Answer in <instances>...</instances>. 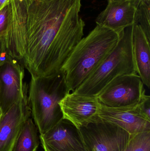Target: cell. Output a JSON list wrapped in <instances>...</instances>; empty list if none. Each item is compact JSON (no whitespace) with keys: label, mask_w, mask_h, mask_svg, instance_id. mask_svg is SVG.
<instances>
[{"label":"cell","mask_w":150,"mask_h":151,"mask_svg":"<svg viewBox=\"0 0 150 151\" xmlns=\"http://www.w3.org/2000/svg\"><path fill=\"white\" fill-rule=\"evenodd\" d=\"M31 76L55 74L84 35L81 0H9Z\"/></svg>","instance_id":"1"},{"label":"cell","mask_w":150,"mask_h":151,"mask_svg":"<svg viewBox=\"0 0 150 151\" xmlns=\"http://www.w3.org/2000/svg\"><path fill=\"white\" fill-rule=\"evenodd\" d=\"M122 34L97 24L82 38L61 69L69 92L75 91L97 69L118 45Z\"/></svg>","instance_id":"2"},{"label":"cell","mask_w":150,"mask_h":151,"mask_svg":"<svg viewBox=\"0 0 150 151\" xmlns=\"http://www.w3.org/2000/svg\"><path fill=\"white\" fill-rule=\"evenodd\" d=\"M28 92L33 120L43 134L63 119L59 104L69 92L65 75L60 71L48 76H31Z\"/></svg>","instance_id":"3"},{"label":"cell","mask_w":150,"mask_h":151,"mask_svg":"<svg viewBox=\"0 0 150 151\" xmlns=\"http://www.w3.org/2000/svg\"><path fill=\"white\" fill-rule=\"evenodd\" d=\"M133 25L124 30L115 48L74 92L85 96H97L117 77L137 73L133 54Z\"/></svg>","instance_id":"4"},{"label":"cell","mask_w":150,"mask_h":151,"mask_svg":"<svg viewBox=\"0 0 150 151\" xmlns=\"http://www.w3.org/2000/svg\"><path fill=\"white\" fill-rule=\"evenodd\" d=\"M86 151H124L131 135L102 120L78 129Z\"/></svg>","instance_id":"5"},{"label":"cell","mask_w":150,"mask_h":151,"mask_svg":"<svg viewBox=\"0 0 150 151\" xmlns=\"http://www.w3.org/2000/svg\"><path fill=\"white\" fill-rule=\"evenodd\" d=\"M146 96L141 78L137 73H133L117 77L97 97L101 104L115 107L134 104Z\"/></svg>","instance_id":"6"},{"label":"cell","mask_w":150,"mask_h":151,"mask_svg":"<svg viewBox=\"0 0 150 151\" xmlns=\"http://www.w3.org/2000/svg\"><path fill=\"white\" fill-rule=\"evenodd\" d=\"M149 96L146 95L134 104L110 107L100 103L98 114L103 121L114 124L130 135L150 131V118L144 112L143 105Z\"/></svg>","instance_id":"7"},{"label":"cell","mask_w":150,"mask_h":151,"mask_svg":"<svg viewBox=\"0 0 150 151\" xmlns=\"http://www.w3.org/2000/svg\"><path fill=\"white\" fill-rule=\"evenodd\" d=\"M24 76L22 63L7 55L0 66V106L3 113L28 93Z\"/></svg>","instance_id":"8"},{"label":"cell","mask_w":150,"mask_h":151,"mask_svg":"<svg viewBox=\"0 0 150 151\" xmlns=\"http://www.w3.org/2000/svg\"><path fill=\"white\" fill-rule=\"evenodd\" d=\"M63 119L77 129L102 120L98 112L100 103L97 96L68 92L59 102Z\"/></svg>","instance_id":"9"},{"label":"cell","mask_w":150,"mask_h":151,"mask_svg":"<svg viewBox=\"0 0 150 151\" xmlns=\"http://www.w3.org/2000/svg\"><path fill=\"white\" fill-rule=\"evenodd\" d=\"M141 1H108L106 8L97 17L96 24L122 34L127 27L138 24V8Z\"/></svg>","instance_id":"10"},{"label":"cell","mask_w":150,"mask_h":151,"mask_svg":"<svg viewBox=\"0 0 150 151\" xmlns=\"http://www.w3.org/2000/svg\"><path fill=\"white\" fill-rule=\"evenodd\" d=\"M40 138L44 151H86L78 129L64 119Z\"/></svg>","instance_id":"11"},{"label":"cell","mask_w":150,"mask_h":151,"mask_svg":"<svg viewBox=\"0 0 150 151\" xmlns=\"http://www.w3.org/2000/svg\"><path fill=\"white\" fill-rule=\"evenodd\" d=\"M31 115L28 93L3 113L0 119V151H12L22 126Z\"/></svg>","instance_id":"12"},{"label":"cell","mask_w":150,"mask_h":151,"mask_svg":"<svg viewBox=\"0 0 150 151\" xmlns=\"http://www.w3.org/2000/svg\"><path fill=\"white\" fill-rule=\"evenodd\" d=\"M133 54L136 73L144 85L150 87V40L138 24L133 25Z\"/></svg>","instance_id":"13"},{"label":"cell","mask_w":150,"mask_h":151,"mask_svg":"<svg viewBox=\"0 0 150 151\" xmlns=\"http://www.w3.org/2000/svg\"><path fill=\"white\" fill-rule=\"evenodd\" d=\"M39 145L38 129L29 117L22 126L12 151H37Z\"/></svg>","instance_id":"14"},{"label":"cell","mask_w":150,"mask_h":151,"mask_svg":"<svg viewBox=\"0 0 150 151\" xmlns=\"http://www.w3.org/2000/svg\"><path fill=\"white\" fill-rule=\"evenodd\" d=\"M127 148L129 151H150V131L131 135Z\"/></svg>","instance_id":"15"},{"label":"cell","mask_w":150,"mask_h":151,"mask_svg":"<svg viewBox=\"0 0 150 151\" xmlns=\"http://www.w3.org/2000/svg\"><path fill=\"white\" fill-rule=\"evenodd\" d=\"M150 0H141L138 8V24L150 40Z\"/></svg>","instance_id":"16"},{"label":"cell","mask_w":150,"mask_h":151,"mask_svg":"<svg viewBox=\"0 0 150 151\" xmlns=\"http://www.w3.org/2000/svg\"><path fill=\"white\" fill-rule=\"evenodd\" d=\"M9 11V0L0 9V40L6 32L8 24Z\"/></svg>","instance_id":"17"},{"label":"cell","mask_w":150,"mask_h":151,"mask_svg":"<svg viewBox=\"0 0 150 151\" xmlns=\"http://www.w3.org/2000/svg\"><path fill=\"white\" fill-rule=\"evenodd\" d=\"M7 55L1 41L0 40V66L4 62Z\"/></svg>","instance_id":"18"},{"label":"cell","mask_w":150,"mask_h":151,"mask_svg":"<svg viewBox=\"0 0 150 151\" xmlns=\"http://www.w3.org/2000/svg\"><path fill=\"white\" fill-rule=\"evenodd\" d=\"M8 0H0V9L4 6Z\"/></svg>","instance_id":"19"},{"label":"cell","mask_w":150,"mask_h":151,"mask_svg":"<svg viewBox=\"0 0 150 151\" xmlns=\"http://www.w3.org/2000/svg\"><path fill=\"white\" fill-rule=\"evenodd\" d=\"M2 110L1 108V106H0V119H1V117L2 115Z\"/></svg>","instance_id":"20"},{"label":"cell","mask_w":150,"mask_h":151,"mask_svg":"<svg viewBox=\"0 0 150 151\" xmlns=\"http://www.w3.org/2000/svg\"><path fill=\"white\" fill-rule=\"evenodd\" d=\"M107 1H128V0H107Z\"/></svg>","instance_id":"21"},{"label":"cell","mask_w":150,"mask_h":151,"mask_svg":"<svg viewBox=\"0 0 150 151\" xmlns=\"http://www.w3.org/2000/svg\"><path fill=\"white\" fill-rule=\"evenodd\" d=\"M129 151L128 150V149H127V147H126V149H125V151Z\"/></svg>","instance_id":"22"}]
</instances>
